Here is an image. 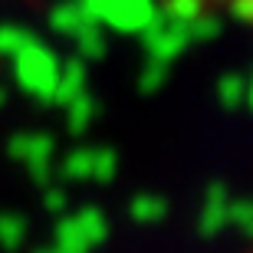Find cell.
<instances>
[{
	"instance_id": "ba28073f",
	"label": "cell",
	"mask_w": 253,
	"mask_h": 253,
	"mask_svg": "<svg viewBox=\"0 0 253 253\" xmlns=\"http://www.w3.org/2000/svg\"><path fill=\"white\" fill-rule=\"evenodd\" d=\"M23 230H27V224L20 220V217H0V240L7 247H17L20 240H23Z\"/></svg>"
},
{
	"instance_id": "7a4b0ae2",
	"label": "cell",
	"mask_w": 253,
	"mask_h": 253,
	"mask_svg": "<svg viewBox=\"0 0 253 253\" xmlns=\"http://www.w3.org/2000/svg\"><path fill=\"white\" fill-rule=\"evenodd\" d=\"M168 201L161 194H155V191H138V194L128 201V217L135 220V224H141V227H155V224H161L165 217H168Z\"/></svg>"
},
{
	"instance_id": "7c38bea8",
	"label": "cell",
	"mask_w": 253,
	"mask_h": 253,
	"mask_svg": "<svg viewBox=\"0 0 253 253\" xmlns=\"http://www.w3.org/2000/svg\"><path fill=\"white\" fill-rule=\"evenodd\" d=\"M40 253H59V250H40Z\"/></svg>"
},
{
	"instance_id": "5b68a950",
	"label": "cell",
	"mask_w": 253,
	"mask_h": 253,
	"mask_svg": "<svg viewBox=\"0 0 253 253\" xmlns=\"http://www.w3.org/2000/svg\"><path fill=\"white\" fill-rule=\"evenodd\" d=\"M76 217H79V224L85 227V234L92 237L95 247L109 237V220H105V214L99 211V207H83V211H76Z\"/></svg>"
},
{
	"instance_id": "6da1fadb",
	"label": "cell",
	"mask_w": 253,
	"mask_h": 253,
	"mask_svg": "<svg viewBox=\"0 0 253 253\" xmlns=\"http://www.w3.org/2000/svg\"><path fill=\"white\" fill-rule=\"evenodd\" d=\"M230 188L224 181H207L201 207H197V237L214 240L227 230V211H230Z\"/></svg>"
},
{
	"instance_id": "3957f363",
	"label": "cell",
	"mask_w": 253,
	"mask_h": 253,
	"mask_svg": "<svg viewBox=\"0 0 253 253\" xmlns=\"http://www.w3.org/2000/svg\"><path fill=\"white\" fill-rule=\"evenodd\" d=\"M92 237L85 234V227L79 224V217H66L63 224L56 227V250L59 253H89L92 250Z\"/></svg>"
},
{
	"instance_id": "30bf717a",
	"label": "cell",
	"mask_w": 253,
	"mask_h": 253,
	"mask_svg": "<svg viewBox=\"0 0 253 253\" xmlns=\"http://www.w3.org/2000/svg\"><path fill=\"white\" fill-rule=\"evenodd\" d=\"M46 207H49V211H63V207H66V194H63V191H49V194H46Z\"/></svg>"
},
{
	"instance_id": "8fae6325",
	"label": "cell",
	"mask_w": 253,
	"mask_h": 253,
	"mask_svg": "<svg viewBox=\"0 0 253 253\" xmlns=\"http://www.w3.org/2000/svg\"><path fill=\"white\" fill-rule=\"evenodd\" d=\"M250 109H253V85H250Z\"/></svg>"
},
{
	"instance_id": "8992f818",
	"label": "cell",
	"mask_w": 253,
	"mask_h": 253,
	"mask_svg": "<svg viewBox=\"0 0 253 253\" xmlns=\"http://www.w3.org/2000/svg\"><path fill=\"white\" fill-rule=\"evenodd\" d=\"M66 181H92V151H73L63 165Z\"/></svg>"
},
{
	"instance_id": "52a82bcc",
	"label": "cell",
	"mask_w": 253,
	"mask_h": 253,
	"mask_svg": "<svg viewBox=\"0 0 253 253\" xmlns=\"http://www.w3.org/2000/svg\"><path fill=\"white\" fill-rule=\"evenodd\" d=\"M115 171H119V155L115 151H92V181L99 184H112Z\"/></svg>"
},
{
	"instance_id": "277c9868",
	"label": "cell",
	"mask_w": 253,
	"mask_h": 253,
	"mask_svg": "<svg viewBox=\"0 0 253 253\" xmlns=\"http://www.w3.org/2000/svg\"><path fill=\"white\" fill-rule=\"evenodd\" d=\"M227 227H234L244 240H250V244H253V197H230Z\"/></svg>"
},
{
	"instance_id": "9c48e42d",
	"label": "cell",
	"mask_w": 253,
	"mask_h": 253,
	"mask_svg": "<svg viewBox=\"0 0 253 253\" xmlns=\"http://www.w3.org/2000/svg\"><path fill=\"white\" fill-rule=\"evenodd\" d=\"M240 83H237V79H227L224 85H220V99H224V105L227 109H234V105H240Z\"/></svg>"
}]
</instances>
